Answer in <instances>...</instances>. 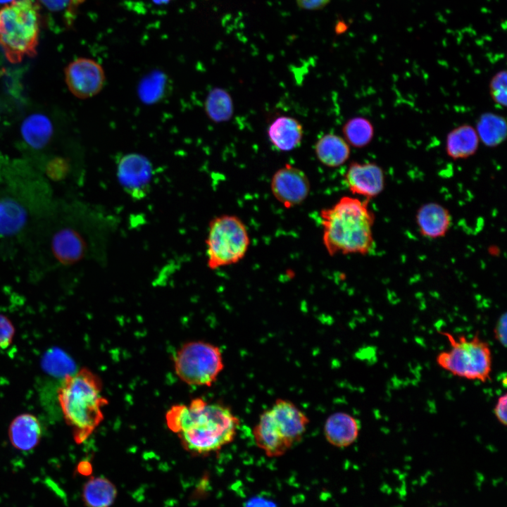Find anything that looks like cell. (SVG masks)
Returning <instances> with one entry per match:
<instances>
[{
  "label": "cell",
  "mask_w": 507,
  "mask_h": 507,
  "mask_svg": "<svg viewBox=\"0 0 507 507\" xmlns=\"http://www.w3.org/2000/svg\"><path fill=\"white\" fill-rule=\"evenodd\" d=\"M165 420L184 449L198 454L218 451L232 442L239 425V418L229 407L201 398L173 406Z\"/></svg>",
  "instance_id": "cell-1"
},
{
  "label": "cell",
  "mask_w": 507,
  "mask_h": 507,
  "mask_svg": "<svg viewBox=\"0 0 507 507\" xmlns=\"http://www.w3.org/2000/svg\"><path fill=\"white\" fill-rule=\"evenodd\" d=\"M368 202L366 199L344 196L320 211L323 243L329 255H365L373 249L375 215Z\"/></svg>",
  "instance_id": "cell-2"
},
{
  "label": "cell",
  "mask_w": 507,
  "mask_h": 507,
  "mask_svg": "<svg viewBox=\"0 0 507 507\" xmlns=\"http://www.w3.org/2000/svg\"><path fill=\"white\" fill-rule=\"evenodd\" d=\"M101 392L100 378L86 368L62 379L58 401L78 444L87 439L104 420L102 408L108 401Z\"/></svg>",
  "instance_id": "cell-3"
},
{
  "label": "cell",
  "mask_w": 507,
  "mask_h": 507,
  "mask_svg": "<svg viewBox=\"0 0 507 507\" xmlns=\"http://www.w3.org/2000/svg\"><path fill=\"white\" fill-rule=\"evenodd\" d=\"M39 6L37 0H13L0 8V47L11 63L37 54Z\"/></svg>",
  "instance_id": "cell-4"
},
{
  "label": "cell",
  "mask_w": 507,
  "mask_h": 507,
  "mask_svg": "<svg viewBox=\"0 0 507 507\" xmlns=\"http://www.w3.org/2000/svg\"><path fill=\"white\" fill-rule=\"evenodd\" d=\"M449 343L448 351L440 352L436 362L442 369L458 377L486 382L491 379L492 354L489 344L476 333L471 339L440 332Z\"/></svg>",
  "instance_id": "cell-5"
},
{
  "label": "cell",
  "mask_w": 507,
  "mask_h": 507,
  "mask_svg": "<svg viewBox=\"0 0 507 507\" xmlns=\"http://www.w3.org/2000/svg\"><path fill=\"white\" fill-rule=\"evenodd\" d=\"M249 245V232L239 217L227 214L215 217L209 223L206 239L208 267L215 270L238 263Z\"/></svg>",
  "instance_id": "cell-6"
},
{
  "label": "cell",
  "mask_w": 507,
  "mask_h": 507,
  "mask_svg": "<svg viewBox=\"0 0 507 507\" xmlns=\"http://www.w3.org/2000/svg\"><path fill=\"white\" fill-rule=\"evenodd\" d=\"M223 368L220 349L204 341L183 344L174 358L176 375L189 385L210 387Z\"/></svg>",
  "instance_id": "cell-7"
},
{
  "label": "cell",
  "mask_w": 507,
  "mask_h": 507,
  "mask_svg": "<svg viewBox=\"0 0 507 507\" xmlns=\"http://www.w3.org/2000/svg\"><path fill=\"white\" fill-rule=\"evenodd\" d=\"M116 171L119 184L131 198L140 200L147 196L153 167L146 156L138 153L126 154L118 159Z\"/></svg>",
  "instance_id": "cell-8"
},
{
  "label": "cell",
  "mask_w": 507,
  "mask_h": 507,
  "mask_svg": "<svg viewBox=\"0 0 507 507\" xmlns=\"http://www.w3.org/2000/svg\"><path fill=\"white\" fill-rule=\"evenodd\" d=\"M64 76L69 91L82 99L99 94L106 82L105 72L101 64L84 57L69 63L64 70Z\"/></svg>",
  "instance_id": "cell-9"
},
{
  "label": "cell",
  "mask_w": 507,
  "mask_h": 507,
  "mask_svg": "<svg viewBox=\"0 0 507 507\" xmlns=\"http://www.w3.org/2000/svg\"><path fill=\"white\" fill-rule=\"evenodd\" d=\"M270 188L274 197L285 208L303 203L310 192V182L301 169L286 164L273 175Z\"/></svg>",
  "instance_id": "cell-10"
},
{
  "label": "cell",
  "mask_w": 507,
  "mask_h": 507,
  "mask_svg": "<svg viewBox=\"0 0 507 507\" xmlns=\"http://www.w3.org/2000/svg\"><path fill=\"white\" fill-rule=\"evenodd\" d=\"M269 411L277 430L291 447L302 439L309 419L296 405L289 400L277 399Z\"/></svg>",
  "instance_id": "cell-11"
},
{
  "label": "cell",
  "mask_w": 507,
  "mask_h": 507,
  "mask_svg": "<svg viewBox=\"0 0 507 507\" xmlns=\"http://www.w3.org/2000/svg\"><path fill=\"white\" fill-rule=\"evenodd\" d=\"M344 182L350 192L370 199L377 196L384 189V173L373 162L351 163L344 174Z\"/></svg>",
  "instance_id": "cell-12"
},
{
  "label": "cell",
  "mask_w": 507,
  "mask_h": 507,
  "mask_svg": "<svg viewBox=\"0 0 507 507\" xmlns=\"http://www.w3.org/2000/svg\"><path fill=\"white\" fill-rule=\"evenodd\" d=\"M359 424L351 415L345 412L331 414L324 425V435L332 446L346 448L353 444L359 434Z\"/></svg>",
  "instance_id": "cell-13"
},
{
  "label": "cell",
  "mask_w": 507,
  "mask_h": 507,
  "mask_svg": "<svg viewBox=\"0 0 507 507\" xmlns=\"http://www.w3.org/2000/svg\"><path fill=\"white\" fill-rule=\"evenodd\" d=\"M451 222L449 211L434 202L422 205L416 213V223L420 234L430 239L445 236L451 227Z\"/></svg>",
  "instance_id": "cell-14"
},
{
  "label": "cell",
  "mask_w": 507,
  "mask_h": 507,
  "mask_svg": "<svg viewBox=\"0 0 507 507\" xmlns=\"http://www.w3.org/2000/svg\"><path fill=\"white\" fill-rule=\"evenodd\" d=\"M253 435L257 446L268 457L281 456L292 448L276 429L269 409L261 414Z\"/></svg>",
  "instance_id": "cell-15"
},
{
  "label": "cell",
  "mask_w": 507,
  "mask_h": 507,
  "mask_svg": "<svg viewBox=\"0 0 507 507\" xmlns=\"http://www.w3.org/2000/svg\"><path fill=\"white\" fill-rule=\"evenodd\" d=\"M51 251L63 265H73L83 258L86 246L78 232L67 227L55 233L51 240Z\"/></svg>",
  "instance_id": "cell-16"
},
{
  "label": "cell",
  "mask_w": 507,
  "mask_h": 507,
  "mask_svg": "<svg viewBox=\"0 0 507 507\" xmlns=\"http://www.w3.org/2000/svg\"><path fill=\"white\" fill-rule=\"evenodd\" d=\"M42 427L36 416L23 413L16 416L11 423L8 437L13 446L20 451H30L39 444Z\"/></svg>",
  "instance_id": "cell-17"
},
{
  "label": "cell",
  "mask_w": 507,
  "mask_h": 507,
  "mask_svg": "<svg viewBox=\"0 0 507 507\" xmlns=\"http://www.w3.org/2000/svg\"><path fill=\"white\" fill-rule=\"evenodd\" d=\"M303 134V127L299 121L285 115L274 120L268 129L270 142L282 151H289L298 147Z\"/></svg>",
  "instance_id": "cell-18"
},
{
  "label": "cell",
  "mask_w": 507,
  "mask_h": 507,
  "mask_svg": "<svg viewBox=\"0 0 507 507\" xmlns=\"http://www.w3.org/2000/svg\"><path fill=\"white\" fill-rule=\"evenodd\" d=\"M479 142L476 130L470 125H462L447 134L446 151L453 160L466 158L476 153Z\"/></svg>",
  "instance_id": "cell-19"
},
{
  "label": "cell",
  "mask_w": 507,
  "mask_h": 507,
  "mask_svg": "<svg viewBox=\"0 0 507 507\" xmlns=\"http://www.w3.org/2000/svg\"><path fill=\"white\" fill-rule=\"evenodd\" d=\"M28 219L25 207L11 196H0V236L12 237L25 227Z\"/></svg>",
  "instance_id": "cell-20"
},
{
  "label": "cell",
  "mask_w": 507,
  "mask_h": 507,
  "mask_svg": "<svg viewBox=\"0 0 507 507\" xmlns=\"http://www.w3.org/2000/svg\"><path fill=\"white\" fill-rule=\"evenodd\" d=\"M315 154L322 164L330 168H336L343 165L349 159L350 147L342 137L334 133H327L315 143Z\"/></svg>",
  "instance_id": "cell-21"
},
{
  "label": "cell",
  "mask_w": 507,
  "mask_h": 507,
  "mask_svg": "<svg viewBox=\"0 0 507 507\" xmlns=\"http://www.w3.org/2000/svg\"><path fill=\"white\" fill-rule=\"evenodd\" d=\"M22 136L26 143L34 149H42L49 142L53 127L46 115L35 113L25 119L21 127Z\"/></svg>",
  "instance_id": "cell-22"
},
{
  "label": "cell",
  "mask_w": 507,
  "mask_h": 507,
  "mask_svg": "<svg viewBox=\"0 0 507 507\" xmlns=\"http://www.w3.org/2000/svg\"><path fill=\"white\" fill-rule=\"evenodd\" d=\"M117 494L116 488L108 480L93 477L88 480L82 490V498L88 507H109Z\"/></svg>",
  "instance_id": "cell-23"
},
{
  "label": "cell",
  "mask_w": 507,
  "mask_h": 507,
  "mask_svg": "<svg viewBox=\"0 0 507 507\" xmlns=\"http://www.w3.org/2000/svg\"><path fill=\"white\" fill-rule=\"evenodd\" d=\"M480 140L489 147L499 145L506 136V123L505 119L493 113L482 114L477 123L475 129Z\"/></svg>",
  "instance_id": "cell-24"
},
{
  "label": "cell",
  "mask_w": 507,
  "mask_h": 507,
  "mask_svg": "<svg viewBox=\"0 0 507 507\" xmlns=\"http://www.w3.org/2000/svg\"><path fill=\"white\" fill-rule=\"evenodd\" d=\"M204 109L208 118L213 122L227 121L232 118L234 111L232 97L225 89L213 88L206 98Z\"/></svg>",
  "instance_id": "cell-25"
},
{
  "label": "cell",
  "mask_w": 507,
  "mask_h": 507,
  "mask_svg": "<svg viewBox=\"0 0 507 507\" xmlns=\"http://www.w3.org/2000/svg\"><path fill=\"white\" fill-rule=\"evenodd\" d=\"M41 368L49 375L63 379L76 372L74 361L63 350L58 347H51L43 354Z\"/></svg>",
  "instance_id": "cell-26"
},
{
  "label": "cell",
  "mask_w": 507,
  "mask_h": 507,
  "mask_svg": "<svg viewBox=\"0 0 507 507\" xmlns=\"http://www.w3.org/2000/svg\"><path fill=\"white\" fill-rule=\"evenodd\" d=\"M345 141L356 148L368 145L374 136V127L369 120L355 117L346 122L342 127Z\"/></svg>",
  "instance_id": "cell-27"
},
{
  "label": "cell",
  "mask_w": 507,
  "mask_h": 507,
  "mask_svg": "<svg viewBox=\"0 0 507 507\" xmlns=\"http://www.w3.org/2000/svg\"><path fill=\"white\" fill-rule=\"evenodd\" d=\"M168 78L165 74L156 71L151 73L140 81L138 94L146 104H154L161 100L168 91Z\"/></svg>",
  "instance_id": "cell-28"
},
{
  "label": "cell",
  "mask_w": 507,
  "mask_h": 507,
  "mask_svg": "<svg viewBox=\"0 0 507 507\" xmlns=\"http://www.w3.org/2000/svg\"><path fill=\"white\" fill-rule=\"evenodd\" d=\"M40 4L43 5L47 11L53 13H57L65 20L68 25L73 24L76 16L79 6L85 0H38Z\"/></svg>",
  "instance_id": "cell-29"
},
{
  "label": "cell",
  "mask_w": 507,
  "mask_h": 507,
  "mask_svg": "<svg viewBox=\"0 0 507 507\" xmlns=\"http://www.w3.org/2000/svg\"><path fill=\"white\" fill-rule=\"evenodd\" d=\"M489 94L492 100L498 105L506 106V72L501 70L496 73L490 80Z\"/></svg>",
  "instance_id": "cell-30"
},
{
  "label": "cell",
  "mask_w": 507,
  "mask_h": 507,
  "mask_svg": "<svg viewBox=\"0 0 507 507\" xmlns=\"http://www.w3.org/2000/svg\"><path fill=\"white\" fill-rule=\"evenodd\" d=\"M15 328L11 321L0 314V349H6L13 342Z\"/></svg>",
  "instance_id": "cell-31"
},
{
  "label": "cell",
  "mask_w": 507,
  "mask_h": 507,
  "mask_svg": "<svg viewBox=\"0 0 507 507\" xmlns=\"http://www.w3.org/2000/svg\"><path fill=\"white\" fill-rule=\"evenodd\" d=\"M494 339L503 347L506 346V313L501 315L494 330Z\"/></svg>",
  "instance_id": "cell-32"
},
{
  "label": "cell",
  "mask_w": 507,
  "mask_h": 507,
  "mask_svg": "<svg viewBox=\"0 0 507 507\" xmlns=\"http://www.w3.org/2000/svg\"><path fill=\"white\" fill-rule=\"evenodd\" d=\"M68 161L63 158H54L47 165V173L51 176L63 175L68 170Z\"/></svg>",
  "instance_id": "cell-33"
},
{
  "label": "cell",
  "mask_w": 507,
  "mask_h": 507,
  "mask_svg": "<svg viewBox=\"0 0 507 507\" xmlns=\"http://www.w3.org/2000/svg\"><path fill=\"white\" fill-rule=\"evenodd\" d=\"M506 403H507V394H503L500 396L497 399L496 403L494 408V413L500 423L503 425H506Z\"/></svg>",
  "instance_id": "cell-34"
},
{
  "label": "cell",
  "mask_w": 507,
  "mask_h": 507,
  "mask_svg": "<svg viewBox=\"0 0 507 507\" xmlns=\"http://www.w3.org/2000/svg\"><path fill=\"white\" fill-rule=\"evenodd\" d=\"M331 0H296L298 7L306 11H318L325 8Z\"/></svg>",
  "instance_id": "cell-35"
},
{
  "label": "cell",
  "mask_w": 507,
  "mask_h": 507,
  "mask_svg": "<svg viewBox=\"0 0 507 507\" xmlns=\"http://www.w3.org/2000/svg\"><path fill=\"white\" fill-rule=\"evenodd\" d=\"M170 0H152L157 5H163L168 4Z\"/></svg>",
  "instance_id": "cell-36"
},
{
  "label": "cell",
  "mask_w": 507,
  "mask_h": 507,
  "mask_svg": "<svg viewBox=\"0 0 507 507\" xmlns=\"http://www.w3.org/2000/svg\"><path fill=\"white\" fill-rule=\"evenodd\" d=\"M13 0H0V4H8L11 2Z\"/></svg>",
  "instance_id": "cell-37"
}]
</instances>
